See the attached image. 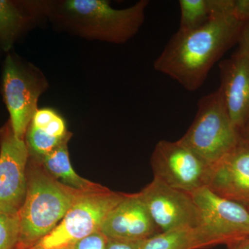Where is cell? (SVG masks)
Returning a JSON list of instances; mask_svg holds the SVG:
<instances>
[{"label": "cell", "mask_w": 249, "mask_h": 249, "mask_svg": "<svg viewBox=\"0 0 249 249\" xmlns=\"http://www.w3.org/2000/svg\"><path fill=\"white\" fill-rule=\"evenodd\" d=\"M47 87L38 70L8 54L3 69V97L9 110L10 124L18 138L24 140L33 116L38 109L39 97Z\"/></svg>", "instance_id": "8992f818"}, {"label": "cell", "mask_w": 249, "mask_h": 249, "mask_svg": "<svg viewBox=\"0 0 249 249\" xmlns=\"http://www.w3.org/2000/svg\"><path fill=\"white\" fill-rule=\"evenodd\" d=\"M29 153L10 123L0 129V213L17 215L25 200Z\"/></svg>", "instance_id": "ba28073f"}, {"label": "cell", "mask_w": 249, "mask_h": 249, "mask_svg": "<svg viewBox=\"0 0 249 249\" xmlns=\"http://www.w3.org/2000/svg\"><path fill=\"white\" fill-rule=\"evenodd\" d=\"M100 231L108 239L145 240L160 233L140 193L126 194L103 222Z\"/></svg>", "instance_id": "8fae6325"}, {"label": "cell", "mask_w": 249, "mask_h": 249, "mask_svg": "<svg viewBox=\"0 0 249 249\" xmlns=\"http://www.w3.org/2000/svg\"><path fill=\"white\" fill-rule=\"evenodd\" d=\"M85 193L62 184L47 173L37 159L29 156L27 196L18 213L19 249H31L53 231Z\"/></svg>", "instance_id": "7a4b0ae2"}, {"label": "cell", "mask_w": 249, "mask_h": 249, "mask_svg": "<svg viewBox=\"0 0 249 249\" xmlns=\"http://www.w3.org/2000/svg\"><path fill=\"white\" fill-rule=\"evenodd\" d=\"M245 22L235 13V0H214L209 22L195 30H178L154 62L155 71L179 83L187 91L199 89L210 71L237 43Z\"/></svg>", "instance_id": "6da1fadb"}, {"label": "cell", "mask_w": 249, "mask_h": 249, "mask_svg": "<svg viewBox=\"0 0 249 249\" xmlns=\"http://www.w3.org/2000/svg\"><path fill=\"white\" fill-rule=\"evenodd\" d=\"M20 227L18 214L0 213V249H19Z\"/></svg>", "instance_id": "d6986e66"}, {"label": "cell", "mask_w": 249, "mask_h": 249, "mask_svg": "<svg viewBox=\"0 0 249 249\" xmlns=\"http://www.w3.org/2000/svg\"><path fill=\"white\" fill-rule=\"evenodd\" d=\"M150 164L154 178L188 193L207 187L212 168L180 139L157 142Z\"/></svg>", "instance_id": "52a82bcc"}, {"label": "cell", "mask_w": 249, "mask_h": 249, "mask_svg": "<svg viewBox=\"0 0 249 249\" xmlns=\"http://www.w3.org/2000/svg\"></svg>", "instance_id": "4316f807"}, {"label": "cell", "mask_w": 249, "mask_h": 249, "mask_svg": "<svg viewBox=\"0 0 249 249\" xmlns=\"http://www.w3.org/2000/svg\"><path fill=\"white\" fill-rule=\"evenodd\" d=\"M71 137L63 118L52 108H42L33 116L24 142L29 156L39 159L68 142Z\"/></svg>", "instance_id": "5bb4252c"}, {"label": "cell", "mask_w": 249, "mask_h": 249, "mask_svg": "<svg viewBox=\"0 0 249 249\" xmlns=\"http://www.w3.org/2000/svg\"><path fill=\"white\" fill-rule=\"evenodd\" d=\"M149 3L141 0L130 7L116 9L103 0H68L62 4L60 14L82 37L122 44L139 32Z\"/></svg>", "instance_id": "3957f363"}, {"label": "cell", "mask_w": 249, "mask_h": 249, "mask_svg": "<svg viewBox=\"0 0 249 249\" xmlns=\"http://www.w3.org/2000/svg\"><path fill=\"white\" fill-rule=\"evenodd\" d=\"M227 246L228 249H249V237L236 240Z\"/></svg>", "instance_id": "603a6c76"}, {"label": "cell", "mask_w": 249, "mask_h": 249, "mask_svg": "<svg viewBox=\"0 0 249 249\" xmlns=\"http://www.w3.org/2000/svg\"><path fill=\"white\" fill-rule=\"evenodd\" d=\"M24 3L0 0V47L8 51L29 21Z\"/></svg>", "instance_id": "e0dca14e"}, {"label": "cell", "mask_w": 249, "mask_h": 249, "mask_svg": "<svg viewBox=\"0 0 249 249\" xmlns=\"http://www.w3.org/2000/svg\"><path fill=\"white\" fill-rule=\"evenodd\" d=\"M107 238L98 231L72 246L71 249H107Z\"/></svg>", "instance_id": "ffe728a7"}, {"label": "cell", "mask_w": 249, "mask_h": 249, "mask_svg": "<svg viewBox=\"0 0 249 249\" xmlns=\"http://www.w3.org/2000/svg\"><path fill=\"white\" fill-rule=\"evenodd\" d=\"M218 88L232 124L242 132L249 124V60L234 53L219 65Z\"/></svg>", "instance_id": "7c38bea8"}, {"label": "cell", "mask_w": 249, "mask_h": 249, "mask_svg": "<svg viewBox=\"0 0 249 249\" xmlns=\"http://www.w3.org/2000/svg\"><path fill=\"white\" fill-rule=\"evenodd\" d=\"M180 140L213 167L242 142L219 90L203 96L194 121Z\"/></svg>", "instance_id": "277c9868"}, {"label": "cell", "mask_w": 249, "mask_h": 249, "mask_svg": "<svg viewBox=\"0 0 249 249\" xmlns=\"http://www.w3.org/2000/svg\"><path fill=\"white\" fill-rule=\"evenodd\" d=\"M207 188L229 200L249 206V147L241 143L211 168Z\"/></svg>", "instance_id": "4fadbf2b"}, {"label": "cell", "mask_w": 249, "mask_h": 249, "mask_svg": "<svg viewBox=\"0 0 249 249\" xmlns=\"http://www.w3.org/2000/svg\"><path fill=\"white\" fill-rule=\"evenodd\" d=\"M139 193L160 232L204 227L200 210L191 193L155 178Z\"/></svg>", "instance_id": "9c48e42d"}, {"label": "cell", "mask_w": 249, "mask_h": 249, "mask_svg": "<svg viewBox=\"0 0 249 249\" xmlns=\"http://www.w3.org/2000/svg\"><path fill=\"white\" fill-rule=\"evenodd\" d=\"M71 247H69V248L60 249H71Z\"/></svg>", "instance_id": "d4e9b609"}, {"label": "cell", "mask_w": 249, "mask_h": 249, "mask_svg": "<svg viewBox=\"0 0 249 249\" xmlns=\"http://www.w3.org/2000/svg\"><path fill=\"white\" fill-rule=\"evenodd\" d=\"M143 242L107 238V249H142Z\"/></svg>", "instance_id": "7402d4cb"}, {"label": "cell", "mask_w": 249, "mask_h": 249, "mask_svg": "<svg viewBox=\"0 0 249 249\" xmlns=\"http://www.w3.org/2000/svg\"><path fill=\"white\" fill-rule=\"evenodd\" d=\"M242 143L249 147V124L240 132Z\"/></svg>", "instance_id": "cb8c5ba5"}, {"label": "cell", "mask_w": 249, "mask_h": 249, "mask_svg": "<svg viewBox=\"0 0 249 249\" xmlns=\"http://www.w3.org/2000/svg\"><path fill=\"white\" fill-rule=\"evenodd\" d=\"M206 227L183 228L160 232L144 240L142 249H202L219 245Z\"/></svg>", "instance_id": "9a60e30c"}, {"label": "cell", "mask_w": 249, "mask_h": 249, "mask_svg": "<svg viewBox=\"0 0 249 249\" xmlns=\"http://www.w3.org/2000/svg\"><path fill=\"white\" fill-rule=\"evenodd\" d=\"M237 44L238 49L235 53L249 60V19L244 24L242 28Z\"/></svg>", "instance_id": "44dd1931"}, {"label": "cell", "mask_w": 249, "mask_h": 249, "mask_svg": "<svg viewBox=\"0 0 249 249\" xmlns=\"http://www.w3.org/2000/svg\"><path fill=\"white\" fill-rule=\"evenodd\" d=\"M67 142H64L41 158L36 159L49 175L65 186L83 192L96 191L103 188L101 185L81 178L74 171L70 162Z\"/></svg>", "instance_id": "2e32d148"}, {"label": "cell", "mask_w": 249, "mask_h": 249, "mask_svg": "<svg viewBox=\"0 0 249 249\" xmlns=\"http://www.w3.org/2000/svg\"><path fill=\"white\" fill-rule=\"evenodd\" d=\"M245 207H247V209H249V206H245Z\"/></svg>", "instance_id": "484cf974"}, {"label": "cell", "mask_w": 249, "mask_h": 249, "mask_svg": "<svg viewBox=\"0 0 249 249\" xmlns=\"http://www.w3.org/2000/svg\"><path fill=\"white\" fill-rule=\"evenodd\" d=\"M125 195L110 191L105 186L83 193L53 231L31 249H60L72 247L78 241L100 231L108 214L124 199Z\"/></svg>", "instance_id": "5b68a950"}, {"label": "cell", "mask_w": 249, "mask_h": 249, "mask_svg": "<svg viewBox=\"0 0 249 249\" xmlns=\"http://www.w3.org/2000/svg\"><path fill=\"white\" fill-rule=\"evenodd\" d=\"M191 195L200 210L204 227L220 245L249 237V211L244 205L217 196L207 187Z\"/></svg>", "instance_id": "30bf717a"}, {"label": "cell", "mask_w": 249, "mask_h": 249, "mask_svg": "<svg viewBox=\"0 0 249 249\" xmlns=\"http://www.w3.org/2000/svg\"><path fill=\"white\" fill-rule=\"evenodd\" d=\"M180 24L178 30L188 31L202 27L214 12V0H180Z\"/></svg>", "instance_id": "ac0fdd59"}]
</instances>
